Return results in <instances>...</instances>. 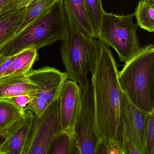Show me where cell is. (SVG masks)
Returning <instances> with one entry per match:
<instances>
[{
  "label": "cell",
  "mask_w": 154,
  "mask_h": 154,
  "mask_svg": "<svg viewBox=\"0 0 154 154\" xmlns=\"http://www.w3.org/2000/svg\"><path fill=\"white\" fill-rule=\"evenodd\" d=\"M100 53L91 73L96 123L102 138L122 141L123 91L118 65L110 47L98 40Z\"/></svg>",
  "instance_id": "cell-1"
},
{
  "label": "cell",
  "mask_w": 154,
  "mask_h": 154,
  "mask_svg": "<svg viewBox=\"0 0 154 154\" xmlns=\"http://www.w3.org/2000/svg\"><path fill=\"white\" fill-rule=\"evenodd\" d=\"M70 32L63 2L58 0L46 12L5 44L0 49V54L11 56L30 48L38 51L65 40Z\"/></svg>",
  "instance_id": "cell-2"
},
{
  "label": "cell",
  "mask_w": 154,
  "mask_h": 154,
  "mask_svg": "<svg viewBox=\"0 0 154 154\" xmlns=\"http://www.w3.org/2000/svg\"><path fill=\"white\" fill-rule=\"evenodd\" d=\"M121 88L130 101L142 110H154V46L140 47L119 71Z\"/></svg>",
  "instance_id": "cell-3"
},
{
  "label": "cell",
  "mask_w": 154,
  "mask_h": 154,
  "mask_svg": "<svg viewBox=\"0 0 154 154\" xmlns=\"http://www.w3.org/2000/svg\"><path fill=\"white\" fill-rule=\"evenodd\" d=\"M60 53L68 79L80 87L87 85L90 83L88 73L94 71L99 57L98 41L82 33L70 31L68 37L62 41Z\"/></svg>",
  "instance_id": "cell-4"
},
{
  "label": "cell",
  "mask_w": 154,
  "mask_h": 154,
  "mask_svg": "<svg viewBox=\"0 0 154 154\" xmlns=\"http://www.w3.org/2000/svg\"><path fill=\"white\" fill-rule=\"evenodd\" d=\"M134 17V14L103 13L98 38L116 51L120 62L128 61L140 48L137 33L138 26L133 22Z\"/></svg>",
  "instance_id": "cell-5"
},
{
  "label": "cell",
  "mask_w": 154,
  "mask_h": 154,
  "mask_svg": "<svg viewBox=\"0 0 154 154\" xmlns=\"http://www.w3.org/2000/svg\"><path fill=\"white\" fill-rule=\"evenodd\" d=\"M63 131L59 98L40 115H35L24 154H47L52 141Z\"/></svg>",
  "instance_id": "cell-6"
},
{
  "label": "cell",
  "mask_w": 154,
  "mask_h": 154,
  "mask_svg": "<svg viewBox=\"0 0 154 154\" xmlns=\"http://www.w3.org/2000/svg\"><path fill=\"white\" fill-rule=\"evenodd\" d=\"M27 75L38 85L39 89L30 97L31 100L25 111H31L38 116L52 102L59 98L63 85L68 77L66 72L49 66L31 69Z\"/></svg>",
  "instance_id": "cell-7"
},
{
  "label": "cell",
  "mask_w": 154,
  "mask_h": 154,
  "mask_svg": "<svg viewBox=\"0 0 154 154\" xmlns=\"http://www.w3.org/2000/svg\"><path fill=\"white\" fill-rule=\"evenodd\" d=\"M80 89L82 105L75 135L80 154H95L97 145L102 138L96 123L93 86L89 83Z\"/></svg>",
  "instance_id": "cell-8"
},
{
  "label": "cell",
  "mask_w": 154,
  "mask_h": 154,
  "mask_svg": "<svg viewBox=\"0 0 154 154\" xmlns=\"http://www.w3.org/2000/svg\"><path fill=\"white\" fill-rule=\"evenodd\" d=\"M122 143L134 145L143 154L144 138L150 112L142 110L132 104L123 92Z\"/></svg>",
  "instance_id": "cell-9"
},
{
  "label": "cell",
  "mask_w": 154,
  "mask_h": 154,
  "mask_svg": "<svg viewBox=\"0 0 154 154\" xmlns=\"http://www.w3.org/2000/svg\"><path fill=\"white\" fill-rule=\"evenodd\" d=\"M59 98L62 129L75 138V124L82 105L81 89L78 84L66 79L63 85Z\"/></svg>",
  "instance_id": "cell-10"
},
{
  "label": "cell",
  "mask_w": 154,
  "mask_h": 154,
  "mask_svg": "<svg viewBox=\"0 0 154 154\" xmlns=\"http://www.w3.org/2000/svg\"><path fill=\"white\" fill-rule=\"evenodd\" d=\"M35 114L26 110L25 114L5 133V139L0 145V154H24Z\"/></svg>",
  "instance_id": "cell-11"
},
{
  "label": "cell",
  "mask_w": 154,
  "mask_h": 154,
  "mask_svg": "<svg viewBox=\"0 0 154 154\" xmlns=\"http://www.w3.org/2000/svg\"><path fill=\"white\" fill-rule=\"evenodd\" d=\"M62 2L70 31L98 38L95 26L84 0H62Z\"/></svg>",
  "instance_id": "cell-12"
},
{
  "label": "cell",
  "mask_w": 154,
  "mask_h": 154,
  "mask_svg": "<svg viewBox=\"0 0 154 154\" xmlns=\"http://www.w3.org/2000/svg\"><path fill=\"white\" fill-rule=\"evenodd\" d=\"M27 74L12 75L0 78V99H9L21 95L31 97L39 90Z\"/></svg>",
  "instance_id": "cell-13"
},
{
  "label": "cell",
  "mask_w": 154,
  "mask_h": 154,
  "mask_svg": "<svg viewBox=\"0 0 154 154\" xmlns=\"http://www.w3.org/2000/svg\"><path fill=\"white\" fill-rule=\"evenodd\" d=\"M26 8L0 16V49L14 36L22 22Z\"/></svg>",
  "instance_id": "cell-14"
},
{
  "label": "cell",
  "mask_w": 154,
  "mask_h": 154,
  "mask_svg": "<svg viewBox=\"0 0 154 154\" xmlns=\"http://www.w3.org/2000/svg\"><path fill=\"white\" fill-rule=\"evenodd\" d=\"M25 112L11 99H0V135L5 137L7 130L21 118Z\"/></svg>",
  "instance_id": "cell-15"
},
{
  "label": "cell",
  "mask_w": 154,
  "mask_h": 154,
  "mask_svg": "<svg viewBox=\"0 0 154 154\" xmlns=\"http://www.w3.org/2000/svg\"><path fill=\"white\" fill-rule=\"evenodd\" d=\"M57 1L58 0H32L26 7L22 22L13 38L23 31L37 18L46 12L57 2Z\"/></svg>",
  "instance_id": "cell-16"
},
{
  "label": "cell",
  "mask_w": 154,
  "mask_h": 154,
  "mask_svg": "<svg viewBox=\"0 0 154 154\" xmlns=\"http://www.w3.org/2000/svg\"><path fill=\"white\" fill-rule=\"evenodd\" d=\"M38 59V53L36 49L30 48L24 50L17 54L9 68L3 76L27 74L32 69L35 62Z\"/></svg>",
  "instance_id": "cell-17"
},
{
  "label": "cell",
  "mask_w": 154,
  "mask_h": 154,
  "mask_svg": "<svg viewBox=\"0 0 154 154\" xmlns=\"http://www.w3.org/2000/svg\"><path fill=\"white\" fill-rule=\"evenodd\" d=\"M137 25L141 29L154 31V0H140L135 8Z\"/></svg>",
  "instance_id": "cell-18"
},
{
  "label": "cell",
  "mask_w": 154,
  "mask_h": 154,
  "mask_svg": "<svg viewBox=\"0 0 154 154\" xmlns=\"http://www.w3.org/2000/svg\"><path fill=\"white\" fill-rule=\"evenodd\" d=\"M47 154H80L76 139L63 131L53 140Z\"/></svg>",
  "instance_id": "cell-19"
},
{
  "label": "cell",
  "mask_w": 154,
  "mask_h": 154,
  "mask_svg": "<svg viewBox=\"0 0 154 154\" xmlns=\"http://www.w3.org/2000/svg\"><path fill=\"white\" fill-rule=\"evenodd\" d=\"M85 4L95 26L98 36L100 32L104 10L102 0H84Z\"/></svg>",
  "instance_id": "cell-20"
},
{
  "label": "cell",
  "mask_w": 154,
  "mask_h": 154,
  "mask_svg": "<svg viewBox=\"0 0 154 154\" xmlns=\"http://www.w3.org/2000/svg\"><path fill=\"white\" fill-rule=\"evenodd\" d=\"M95 154H124L122 141L101 138L97 145Z\"/></svg>",
  "instance_id": "cell-21"
},
{
  "label": "cell",
  "mask_w": 154,
  "mask_h": 154,
  "mask_svg": "<svg viewBox=\"0 0 154 154\" xmlns=\"http://www.w3.org/2000/svg\"><path fill=\"white\" fill-rule=\"evenodd\" d=\"M143 154H154V110L150 112L145 132Z\"/></svg>",
  "instance_id": "cell-22"
},
{
  "label": "cell",
  "mask_w": 154,
  "mask_h": 154,
  "mask_svg": "<svg viewBox=\"0 0 154 154\" xmlns=\"http://www.w3.org/2000/svg\"><path fill=\"white\" fill-rule=\"evenodd\" d=\"M32 0H10L0 10V16L26 8Z\"/></svg>",
  "instance_id": "cell-23"
},
{
  "label": "cell",
  "mask_w": 154,
  "mask_h": 154,
  "mask_svg": "<svg viewBox=\"0 0 154 154\" xmlns=\"http://www.w3.org/2000/svg\"><path fill=\"white\" fill-rule=\"evenodd\" d=\"M17 54L11 56H6L0 54V78L5 74L15 59Z\"/></svg>",
  "instance_id": "cell-24"
},
{
  "label": "cell",
  "mask_w": 154,
  "mask_h": 154,
  "mask_svg": "<svg viewBox=\"0 0 154 154\" xmlns=\"http://www.w3.org/2000/svg\"><path fill=\"white\" fill-rule=\"evenodd\" d=\"M10 99L14 102L17 106L25 111L30 102L31 97L29 95L25 94L16 96Z\"/></svg>",
  "instance_id": "cell-25"
},
{
  "label": "cell",
  "mask_w": 154,
  "mask_h": 154,
  "mask_svg": "<svg viewBox=\"0 0 154 154\" xmlns=\"http://www.w3.org/2000/svg\"><path fill=\"white\" fill-rule=\"evenodd\" d=\"M10 0H0V10Z\"/></svg>",
  "instance_id": "cell-26"
},
{
  "label": "cell",
  "mask_w": 154,
  "mask_h": 154,
  "mask_svg": "<svg viewBox=\"0 0 154 154\" xmlns=\"http://www.w3.org/2000/svg\"><path fill=\"white\" fill-rule=\"evenodd\" d=\"M5 139V137L3 135H0V145L2 144Z\"/></svg>",
  "instance_id": "cell-27"
}]
</instances>
